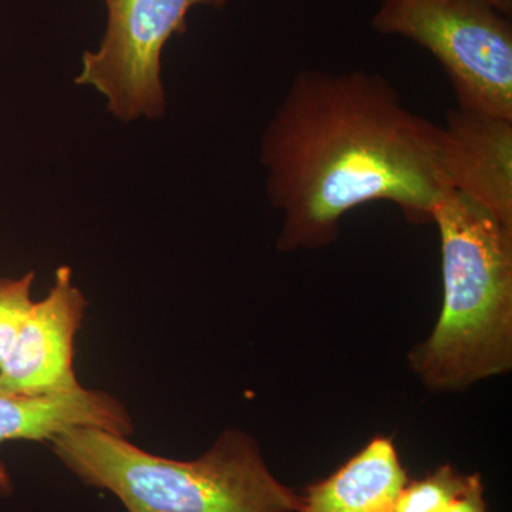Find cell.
<instances>
[{
  "instance_id": "3",
  "label": "cell",
  "mask_w": 512,
  "mask_h": 512,
  "mask_svg": "<svg viewBox=\"0 0 512 512\" xmlns=\"http://www.w3.org/2000/svg\"><path fill=\"white\" fill-rule=\"evenodd\" d=\"M84 484L110 491L127 512H301L302 495L276 480L254 437L227 430L190 461L134 446L128 437L74 427L50 440Z\"/></svg>"
},
{
  "instance_id": "11",
  "label": "cell",
  "mask_w": 512,
  "mask_h": 512,
  "mask_svg": "<svg viewBox=\"0 0 512 512\" xmlns=\"http://www.w3.org/2000/svg\"><path fill=\"white\" fill-rule=\"evenodd\" d=\"M33 281V272L16 279L0 278V366L8 357L32 308Z\"/></svg>"
},
{
  "instance_id": "7",
  "label": "cell",
  "mask_w": 512,
  "mask_h": 512,
  "mask_svg": "<svg viewBox=\"0 0 512 512\" xmlns=\"http://www.w3.org/2000/svg\"><path fill=\"white\" fill-rule=\"evenodd\" d=\"M443 128L451 191L512 227V120L456 107Z\"/></svg>"
},
{
  "instance_id": "8",
  "label": "cell",
  "mask_w": 512,
  "mask_h": 512,
  "mask_svg": "<svg viewBox=\"0 0 512 512\" xmlns=\"http://www.w3.org/2000/svg\"><path fill=\"white\" fill-rule=\"evenodd\" d=\"M74 427H96L117 436L133 434L126 406L101 390L80 387L73 392L20 396L0 392V447L8 441L46 443ZM13 493L12 478L0 460V495Z\"/></svg>"
},
{
  "instance_id": "12",
  "label": "cell",
  "mask_w": 512,
  "mask_h": 512,
  "mask_svg": "<svg viewBox=\"0 0 512 512\" xmlns=\"http://www.w3.org/2000/svg\"><path fill=\"white\" fill-rule=\"evenodd\" d=\"M446 512H488L484 500V484L478 474L470 476L466 490L463 491Z\"/></svg>"
},
{
  "instance_id": "1",
  "label": "cell",
  "mask_w": 512,
  "mask_h": 512,
  "mask_svg": "<svg viewBox=\"0 0 512 512\" xmlns=\"http://www.w3.org/2000/svg\"><path fill=\"white\" fill-rule=\"evenodd\" d=\"M261 160L266 194L284 214L282 252L328 247L348 212L375 201L430 224L451 191L443 126L365 70L296 74L266 128Z\"/></svg>"
},
{
  "instance_id": "10",
  "label": "cell",
  "mask_w": 512,
  "mask_h": 512,
  "mask_svg": "<svg viewBox=\"0 0 512 512\" xmlns=\"http://www.w3.org/2000/svg\"><path fill=\"white\" fill-rule=\"evenodd\" d=\"M470 476L446 464L421 480L404 485L394 512H446L466 490Z\"/></svg>"
},
{
  "instance_id": "9",
  "label": "cell",
  "mask_w": 512,
  "mask_h": 512,
  "mask_svg": "<svg viewBox=\"0 0 512 512\" xmlns=\"http://www.w3.org/2000/svg\"><path fill=\"white\" fill-rule=\"evenodd\" d=\"M407 483L393 440L377 436L332 476L309 485L301 512H394Z\"/></svg>"
},
{
  "instance_id": "13",
  "label": "cell",
  "mask_w": 512,
  "mask_h": 512,
  "mask_svg": "<svg viewBox=\"0 0 512 512\" xmlns=\"http://www.w3.org/2000/svg\"><path fill=\"white\" fill-rule=\"evenodd\" d=\"M490 5H493L498 12L504 15H510L512 10V0H487Z\"/></svg>"
},
{
  "instance_id": "2",
  "label": "cell",
  "mask_w": 512,
  "mask_h": 512,
  "mask_svg": "<svg viewBox=\"0 0 512 512\" xmlns=\"http://www.w3.org/2000/svg\"><path fill=\"white\" fill-rule=\"evenodd\" d=\"M443 306L429 338L410 353L424 386L456 392L512 365V227L460 192L434 205Z\"/></svg>"
},
{
  "instance_id": "5",
  "label": "cell",
  "mask_w": 512,
  "mask_h": 512,
  "mask_svg": "<svg viewBox=\"0 0 512 512\" xmlns=\"http://www.w3.org/2000/svg\"><path fill=\"white\" fill-rule=\"evenodd\" d=\"M228 0H104L109 12L99 50L83 56L76 82L93 86L123 120L164 113L161 55L174 35L187 32L195 6L221 9Z\"/></svg>"
},
{
  "instance_id": "4",
  "label": "cell",
  "mask_w": 512,
  "mask_h": 512,
  "mask_svg": "<svg viewBox=\"0 0 512 512\" xmlns=\"http://www.w3.org/2000/svg\"><path fill=\"white\" fill-rule=\"evenodd\" d=\"M370 23L436 57L457 107L512 120V25L487 0H382Z\"/></svg>"
},
{
  "instance_id": "6",
  "label": "cell",
  "mask_w": 512,
  "mask_h": 512,
  "mask_svg": "<svg viewBox=\"0 0 512 512\" xmlns=\"http://www.w3.org/2000/svg\"><path fill=\"white\" fill-rule=\"evenodd\" d=\"M87 301L69 266L57 269L45 299L33 302L8 357L0 366V392L45 396L80 389L74 372V339Z\"/></svg>"
}]
</instances>
